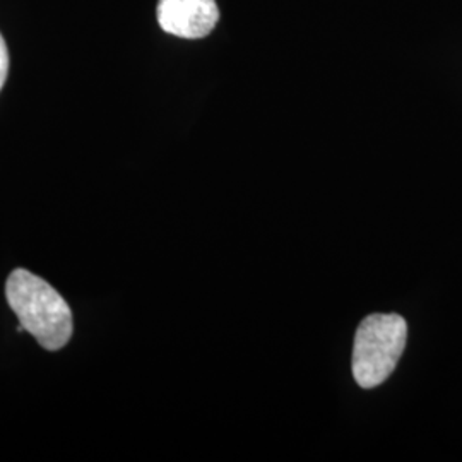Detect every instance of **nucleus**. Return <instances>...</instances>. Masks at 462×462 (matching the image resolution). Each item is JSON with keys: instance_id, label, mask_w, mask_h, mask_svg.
Masks as SVG:
<instances>
[{"instance_id": "obj_1", "label": "nucleus", "mask_w": 462, "mask_h": 462, "mask_svg": "<svg viewBox=\"0 0 462 462\" xmlns=\"http://www.w3.org/2000/svg\"><path fill=\"white\" fill-rule=\"evenodd\" d=\"M5 295L19 324L40 346L59 351L70 341L74 329L70 307L47 281L26 269H16L7 278Z\"/></svg>"}, {"instance_id": "obj_2", "label": "nucleus", "mask_w": 462, "mask_h": 462, "mask_svg": "<svg viewBox=\"0 0 462 462\" xmlns=\"http://www.w3.org/2000/svg\"><path fill=\"white\" fill-rule=\"evenodd\" d=\"M408 324L396 314L366 317L355 336L353 377L364 389H374L391 377L406 347Z\"/></svg>"}, {"instance_id": "obj_3", "label": "nucleus", "mask_w": 462, "mask_h": 462, "mask_svg": "<svg viewBox=\"0 0 462 462\" xmlns=\"http://www.w3.org/2000/svg\"><path fill=\"white\" fill-rule=\"evenodd\" d=\"M156 16L165 33L199 40L215 30L219 9L216 0H160Z\"/></svg>"}, {"instance_id": "obj_4", "label": "nucleus", "mask_w": 462, "mask_h": 462, "mask_svg": "<svg viewBox=\"0 0 462 462\" xmlns=\"http://www.w3.org/2000/svg\"><path fill=\"white\" fill-rule=\"evenodd\" d=\"M7 74H9V50L5 45L4 36L0 34V91L7 81Z\"/></svg>"}]
</instances>
